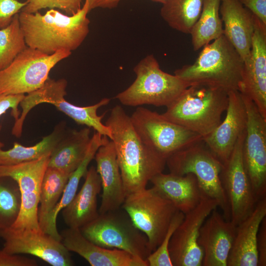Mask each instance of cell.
<instances>
[{
	"label": "cell",
	"instance_id": "f1b7e54d",
	"mask_svg": "<svg viewBox=\"0 0 266 266\" xmlns=\"http://www.w3.org/2000/svg\"><path fill=\"white\" fill-rule=\"evenodd\" d=\"M109 138L96 132L91 137L89 146L82 162L78 167L70 175L61 200L55 207L50 221V230L53 233L58 232L57 228V218L59 212L66 207L73 199L76 194L79 182L81 178L85 176L87 167L91 161L94 158L96 152Z\"/></svg>",
	"mask_w": 266,
	"mask_h": 266
},
{
	"label": "cell",
	"instance_id": "30bf717a",
	"mask_svg": "<svg viewBox=\"0 0 266 266\" xmlns=\"http://www.w3.org/2000/svg\"><path fill=\"white\" fill-rule=\"evenodd\" d=\"M130 118L142 141L166 160L203 139L199 134L143 107H138Z\"/></svg>",
	"mask_w": 266,
	"mask_h": 266
},
{
	"label": "cell",
	"instance_id": "8992f818",
	"mask_svg": "<svg viewBox=\"0 0 266 266\" xmlns=\"http://www.w3.org/2000/svg\"><path fill=\"white\" fill-rule=\"evenodd\" d=\"M166 165L170 173L195 175L203 198L216 200L223 212L224 218L230 220V207L220 179L223 164L210 151L203 140L170 156L166 160Z\"/></svg>",
	"mask_w": 266,
	"mask_h": 266
},
{
	"label": "cell",
	"instance_id": "8fae6325",
	"mask_svg": "<svg viewBox=\"0 0 266 266\" xmlns=\"http://www.w3.org/2000/svg\"><path fill=\"white\" fill-rule=\"evenodd\" d=\"M51 153L29 162L0 166V178L9 177L14 180L20 194L19 212L11 227L41 231L38 219L40 188Z\"/></svg>",
	"mask_w": 266,
	"mask_h": 266
},
{
	"label": "cell",
	"instance_id": "8d00e7d4",
	"mask_svg": "<svg viewBox=\"0 0 266 266\" xmlns=\"http://www.w3.org/2000/svg\"><path fill=\"white\" fill-rule=\"evenodd\" d=\"M33 259L0 250V266H36Z\"/></svg>",
	"mask_w": 266,
	"mask_h": 266
},
{
	"label": "cell",
	"instance_id": "e575fe53",
	"mask_svg": "<svg viewBox=\"0 0 266 266\" xmlns=\"http://www.w3.org/2000/svg\"><path fill=\"white\" fill-rule=\"evenodd\" d=\"M28 2L18 0H0V29L7 27L14 16L19 13Z\"/></svg>",
	"mask_w": 266,
	"mask_h": 266
},
{
	"label": "cell",
	"instance_id": "7a4b0ae2",
	"mask_svg": "<svg viewBox=\"0 0 266 266\" xmlns=\"http://www.w3.org/2000/svg\"><path fill=\"white\" fill-rule=\"evenodd\" d=\"M89 11L87 0L81 9L72 15H65L54 8L43 15L39 11H21L19 19L27 46L47 55L76 50L89 33Z\"/></svg>",
	"mask_w": 266,
	"mask_h": 266
},
{
	"label": "cell",
	"instance_id": "83f0119b",
	"mask_svg": "<svg viewBox=\"0 0 266 266\" xmlns=\"http://www.w3.org/2000/svg\"><path fill=\"white\" fill-rule=\"evenodd\" d=\"M203 0H167L161 9V15L172 29L190 33L201 13Z\"/></svg>",
	"mask_w": 266,
	"mask_h": 266
},
{
	"label": "cell",
	"instance_id": "603a6c76",
	"mask_svg": "<svg viewBox=\"0 0 266 266\" xmlns=\"http://www.w3.org/2000/svg\"><path fill=\"white\" fill-rule=\"evenodd\" d=\"M150 181L156 191L184 214L195 208L204 199L197 179L192 173L178 175L162 172Z\"/></svg>",
	"mask_w": 266,
	"mask_h": 266
},
{
	"label": "cell",
	"instance_id": "d6a6232c",
	"mask_svg": "<svg viewBox=\"0 0 266 266\" xmlns=\"http://www.w3.org/2000/svg\"><path fill=\"white\" fill-rule=\"evenodd\" d=\"M184 216L183 212L179 210L176 211L160 245L147 257L146 261L148 266H172L168 252L169 243L174 232Z\"/></svg>",
	"mask_w": 266,
	"mask_h": 266
},
{
	"label": "cell",
	"instance_id": "9c48e42d",
	"mask_svg": "<svg viewBox=\"0 0 266 266\" xmlns=\"http://www.w3.org/2000/svg\"><path fill=\"white\" fill-rule=\"evenodd\" d=\"M121 207L146 235L151 252L160 245L178 210L153 187L127 196Z\"/></svg>",
	"mask_w": 266,
	"mask_h": 266
},
{
	"label": "cell",
	"instance_id": "d590c367",
	"mask_svg": "<svg viewBox=\"0 0 266 266\" xmlns=\"http://www.w3.org/2000/svg\"><path fill=\"white\" fill-rule=\"evenodd\" d=\"M25 96L24 94H0V116L8 109H11L12 115L15 121L17 120L20 114L18 107ZM3 146V144L0 142V148Z\"/></svg>",
	"mask_w": 266,
	"mask_h": 266
},
{
	"label": "cell",
	"instance_id": "d4e9b609",
	"mask_svg": "<svg viewBox=\"0 0 266 266\" xmlns=\"http://www.w3.org/2000/svg\"><path fill=\"white\" fill-rule=\"evenodd\" d=\"M90 128L71 131L64 135L52 151L48 167L71 174L82 162L91 137Z\"/></svg>",
	"mask_w": 266,
	"mask_h": 266
},
{
	"label": "cell",
	"instance_id": "2e32d148",
	"mask_svg": "<svg viewBox=\"0 0 266 266\" xmlns=\"http://www.w3.org/2000/svg\"><path fill=\"white\" fill-rule=\"evenodd\" d=\"M254 25L250 55L243 62L238 91L250 99L266 119V26L254 15Z\"/></svg>",
	"mask_w": 266,
	"mask_h": 266
},
{
	"label": "cell",
	"instance_id": "836d02e7",
	"mask_svg": "<svg viewBox=\"0 0 266 266\" xmlns=\"http://www.w3.org/2000/svg\"><path fill=\"white\" fill-rule=\"evenodd\" d=\"M27 4L21 11L34 13L39 10L49 8H58L66 15H72L79 11L81 7L82 0H26Z\"/></svg>",
	"mask_w": 266,
	"mask_h": 266
},
{
	"label": "cell",
	"instance_id": "ab89813d",
	"mask_svg": "<svg viewBox=\"0 0 266 266\" xmlns=\"http://www.w3.org/2000/svg\"><path fill=\"white\" fill-rule=\"evenodd\" d=\"M121 0H101L97 6V8L100 7L102 8L111 9L117 6ZM156 2L161 3L162 4L165 3L167 0H152Z\"/></svg>",
	"mask_w": 266,
	"mask_h": 266
},
{
	"label": "cell",
	"instance_id": "9a60e30c",
	"mask_svg": "<svg viewBox=\"0 0 266 266\" xmlns=\"http://www.w3.org/2000/svg\"><path fill=\"white\" fill-rule=\"evenodd\" d=\"M4 240L3 250L11 254H27L36 256L53 266H72L74 263L61 241L42 231L0 229Z\"/></svg>",
	"mask_w": 266,
	"mask_h": 266
},
{
	"label": "cell",
	"instance_id": "277c9868",
	"mask_svg": "<svg viewBox=\"0 0 266 266\" xmlns=\"http://www.w3.org/2000/svg\"><path fill=\"white\" fill-rule=\"evenodd\" d=\"M243 61L224 34L203 47L195 62L184 65L174 75L189 86L203 84L228 93L238 91Z\"/></svg>",
	"mask_w": 266,
	"mask_h": 266
},
{
	"label": "cell",
	"instance_id": "6da1fadb",
	"mask_svg": "<svg viewBox=\"0 0 266 266\" xmlns=\"http://www.w3.org/2000/svg\"><path fill=\"white\" fill-rule=\"evenodd\" d=\"M105 125L111 131L126 197L145 189L163 172L166 159L142 141L121 106L112 108Z\"/></svg>",
	"mask_w": 266,
	"mask_h": 266
},
{
	"label": "cell",
	"instance_id": "cb8c5ba5",
	"mask_svg": "<svg viewBox=\"0 0 266 266\" xmlns=\"http://www.w3.org/2000/svg\"><path fill=\"white\" fill-rule=\"evenodd\" d=\"M84 183L69 203L62 209L63 219L68 228L80 229L99 215L97 196L101 189L96 168L92 166L85 174Z\"/></svg>",
	"mask_w": 266,
	"mask_h": 266
},
{
	"label": "cell",
	"instance_id": "4dcf8cb0",
	"mask_svg": "<svg viewBox=\"0 0 266 266\" xmlns=\"http://www.w3.org/2000/svg\"><path fill=\"white\" fill-rule=\"evenodd\" d=\"M27 47L18 13L9 25L0 29V71L6 67Z\"/></svg>",
	"mask_w": 266,
	"mask_h": 266
},
{
	"label": "cell",
	"instance_id": "3957f363",
	"mask_svg": "<svg viewBox=\"0 0 266 266\" xmlns=\"http://www.w3.org/2000/svg\"><path fill=\"white\" fill-rule=\"evenodd\" d=\"M228 103L226 91L209 85L196 84L184 90L162 114L204 138L220 124Z\"/></svg>",
	"mask_w": 266,
	"mask_h": 266
},
{
	"label": "cell",
	"instance_id": "ffe728a7",
	"mask_svg": "<svg viewBox=\"0 0 266 266\" xmlns=\"http://www.w3.org/2000/svg\"><path fill=\"white\" fill-rule=\"evenodd\" d=\"M94 158L102 190L99 212L103 214L120 208L126 196L115 146L110 139L99 148Z\"/></svg>",
	"mask_w": 266,
	"mask_h": 266
},
{
	"label": "cell",
	"instance_id": "f35d334b",
	"mask_svg": "<svg viewBox=\"0 0 266 266\" xmlns=\"http://www.w3.org/2000/svg\"><path fill=\"white\" fill-rule=\"evenodd\" d=\"M241 4L266 26V0H239Z\"/></svg>",
	"mask_w": 266,
	"mask_h": 266
},
{
	"label": "cell",
	"instance_id": "ac0fdd59",
	"mask_svg": "<svg viewBox=\"0 0 266 266\" xmlns=\"http://www.w3.org/2000/svg\"><path fill=\"white\" fill-rule=\"evenodd\" d=\"M236 226L226 220L216 209L202 225L198 243L203 251V266H227Z\"/></svg>",
	"mask_w": 266,
	"mask_h": 266
},
{
	"label": "cell",
	"instance_id": "7c38bea8",
	"mask_svg": "<svg viewBox=\"0 0 266 266\" xmlns=\"http://www.w3.org/2000/svg\"><path fill=\"white\" fill-rule=\"evenodd\" d=\"M245 134L246 130L239 136L229 158L223 164L220 173L230 207V221L236 226L252 212L258 201L243 161Z\"/></svg>",
	"mask_w": 266,
	"mask_h": 266
},
{
	"label": "cell",
	"instance_id": "60d3db41",
	"mask_svg": "<svg viewBox=\"0 0 266 266\" xmlns=\"http://www.w3.org/2000/svg\"><path fill=\"white\" fill-rule=\"evenodd\" d=\"M89 3V10L97 8V6L99 2L101 0H87Z\"/></svg>",
	"mask_w": 266,
	"mask_h": 266
},
{
	"label": "cell",
	"instance_id": "4316f807",
	"mask_svg": "<svg viewBox=\"0 0 266 266\" xmlns=\"http://www.w3.org/2000/svg\"><path fill=\"white\" fill-rule=\"evenodd\" d=\"M221 0H203L202 9L191 33L194 50L197 51L223 34L220 17Z\"/></svg>",
	"mask_w": 266,
	"mask_h": 266
},
{
	"label": "cell",
	"instance_id": "e0dca14e",
	"mask_svg": "<svg viewBox=\"0 0 266 266\" xmlns=\"http://www.w3.org/2000/svg\"><path fill=\"white\" fill-rule=\"evenodd\" d=\"M226 116L223 122L203 141L222 163L230 157L240 135L246 130L247 113L241 94L228 93Z\"/></svg>",
	"mask_w": 266,
	"mask_h": 266
},
{
	"label": "cell",
	"instance_id": "7402d4cb",
	"mask_svg": "<svg viewBox=\"0 0 266 266\" xmlns=\"http://www.w3.org/2000/svg\"><path fill=\"white\" fill-rule=\"evenodd\" d=\"M219 12L224 24L223 34L241 59L249 56L254 31V15L239 0H221Z\"/></svg>",
	"mask_w": 266,
	"mask_h": 266
},
{
	"label": "cell",
	"instance_id": "44dd1931",
	"mask_svg": "<svg viewBox=\"0 0 266 266\" xmlns=\"http://www.w3.org/2000/svg\"><path fill=\"white\" fill-rule=\"evenodd\" d=\"M266 217V197L257 202L252 212L236 228L227 266H258V232Z\"/></svg>",
	"mask_w": 266,
	"mask_h": 266
},
{
	"label": "cell",
	"instance_id": "1f68e13d",
	"mask_svg": "<svg viewBox=\"0 0 266 266\" xmlns=\"http://www.w3.org/2000/svg\"><path fill=\"white\" fill-rule=\"evenodd\" d=\"M21 204L19 189L0 180V229L10 227L16 220Z\"/></svg>",
	"mask_w": 266,
	"mask_h": 266
},
{
	"label": "cell",
	"instance_id": "5b68a950",
	"mask_svg": "<svg viewBox=\"0 0 266 266\" xmlns=\"http://www.w3.org/2000/svg\"><path fill=\"white\" fill-rule=\"evenodd\" d=\"M133 71V82L115 97L124 105L167 106L189 87L175 75L163 71L152 54L139 61Z\"/></svg>",
	"mask_w": 266,
	"mask_h": 266
},
{
	"label": "cell",
	"instance_id": "74e56055",
	"mask_svg": "<svg viewBox=\"0 0 266 266\" xmlns=\"http://www.w3.org/2000/svg\"><path fill=\"white\" fill-rule=\"evenodd\" d=\"M258 266H266V217L262 220L257 238Z\"/></svg>",
	"mask_w": 266,
	"mask_h": 266
},
{
	"label": "cell",
	"instance_id": "ba28073f",
	"mask_svg": "<svg viewBox=\"0 0 266 266\" xmlns=\"http://www.w3.org/2000/svg\"><path fill=\"white\" fill-rule=\"evenodd\" d=\"M71 52L59 51L52 55L27 47L4 69L0 71V94H29L40 88L57 64Z\"/></svg>",
	"mask_w": 266,
	"mask_h": 266
},
{
	"label": "cell",
	"instance_id": "4fadbf2b",
	"mask_svg": "<svg viewBox=\"0 0 266 266\" xmlns=\"http://www.w3.org/2000/svg\"><path fill=\"white\" fill-rule=\"evenodd\" d=\"M247 113L242 156L254 194L259 200L266 197V119L255 103L241 94Z\"/></svg>",
	"mask_w": 266,
	"mask_h": 266
},
{
	"label": "cell",
	"instance_id": "d6986e66",
	"mask_svg": "<svg viewBox=\"0 0 266 266\" xmlns=\"http://www.w3.org/2000/svg\"><path fill=\"white\" fill-rule=\"evenodd\" d=\"M61 235V242L69 251L78 254L92 266H148L147 261L125 251L94 244L79 229L68 228Z\"/></svg>",
	"mask_w": 266,
	"mask_h": 266
},
{
	"label": "cell",
	"instance_id": "52a82bcc",
	"mask_svg": "<svg viewBox=\"0 0 266 266\" xmlns=\"http://www.w3.org/2000/svg\"><path fill=\"white\" fill-rule=\"evenodd\" d=\"M79 229L87 239L102 247L122 250L146 261L152 253L146 235L122 207L100 214Z\"/></svg>",
	"mask_w": 266,
	"mask_h": 266
},
{
	"label": "cell",
	"instance_id": "484cf974",
	"mask_svg": "<svg viewBox=\"0 0 266 266\" xmlns=\"http://www.w3.org/2000/svg\"><path fill=\"white\" fill-rule=\"evenodd\" d=\"M71 174L47 167L40 188L38 219L40 229L49 234L50 221ZM50 235V234H49Z\"/></svg>",
	"mask_w": 266,
	"mask_h": 266
},
{
	"label": "cell",
	"instance_id": "5bb4252c",
	"mask_svg": "<svg viewBox=\"0 0 266 266\" xmlns=\"http://www.w3.org/2000/svg\"><path fill=\"white\" fill-rule=\"evenodd\" d=\"M218 206L216 200L203 199L195 208L185 214L169 243L172 266H202L203 253L198 243L200 230L207 217Z\"/></svg>",
	"mask_w": 266,
	"mask_h": 266
},
{
	"label": "cell",
	"instance_id": "f546056e",
	"mask_svg": "<svg viewBox=\"0 0 266 266\" xmlns=\"http://www.w3.org/2000/svg\"><path fill=\"white\" fill-rule=\"evenodd\" d=\"M63 129L57 127L53 132L35 145L25 147L15 142L13 147L6 151L0 148V166H11L34 160L51 153L64 135Z\"/></svg>",
	"mask_w": 266,
	"mask_h": 266
}]
</instances>
